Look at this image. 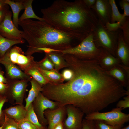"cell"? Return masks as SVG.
Segmentation results:
<instances>
[{"mask_svg":"<svg viewBox=\"0 0 129 129\" xmlns=\"http://www.w3.org/2000/svg\"><path fill=\"white\" fill-rule=\"evenodd\" d=\"M52 129H64L63 122H60L57 124Z\"/></svg>","mask_w":129,"mask_h":129,"instance_id":"7bdbcfd3","label":"cell"},{"mask_svg":"<svg viewBox=\"0 0 129 129\" xmlns=\"http://www.w3.org/2000/svg\"><path fill=\"white\" fill-rule=\"evenodd\" d=\"M106 72L108 75L118 81L124 88H129V68L125 69L121 64Z\"/></svg>","mask_w":129,"mask_h":129,"instance_id":"e0dca14e","label":"cell"},{"mask_svg":"<svg viewBox=\"0 0 129 129\" xmlns=\"http://www.w3.org/2000/svg\"><path fill=\"white\" fill-rule=\"evenodd\" d=\"M41 11L45 22L80 42L92 32L99 22L94 11L83 0H55Z\"/></svg>","mask_w":129,"mask_h":129,"instance_id":"7a4b0ae2","label":"cell"},{"mask_svg":"<svg viewBox=\"0 0 129 129\" xmlns=\"http://www.w3.org/2000/svg\"><path fill=\"white\" fill-rule=\"evenodd\" d=\"M120 29L122 32L123 39L129 45V18L126 17L122 23Z\"/></svg>","mask_w":129,"mask_h":129,"instance_id":"f546056e","label":"cell"},{"mask_svg":"<svg viewBox=\"0 0 129 129\" xmlns=\"http://www.w3.org/2000/svg\"><path fill=\"white\" fill-rule=\"evenodd\" d=\"M17 122L19 129H38L31 122L25 119Z\"/></svg>","mask_w":129,"mask_h":129,"instance_id":"1f68e13d","label":"cell"},{"mask_svg":"<svg viewBox=\"0 0 129 129\" xmlns=\"http://www.w3.org/2000/svg\"><path fill=\"white\" fill-rule=\"evenodd\" d=\"M12 16V12L9 10L0 23V34L11 40H25L22 37V31L19 30L14 25L11 18Z\"/></svg>","mask_w":129,"mask_h":129,"instance_id":"9c48e42d","label":"cell"},{"mask_svg":"<svg viewBox=\"0 0 129 129\" xmlns=\"http://www.w3.org/2000/svg\"><path fill=\"white\" fill-rule=\"evenodd\" d=\"M24 119L29 121L34 124L38 129H45L47 127L42 126L39 122L33 109L32 103L29 106Z\"/></svg>","mask_w":129,"mask_h":129,"instance_id":"484cf974","label":"cell"},{"mask_svg":"<svg viewBox=\"0 0 129 129\" xmlns=\"http://www.w3.org/2000/svg\"><path fill=\"white\" fill-rule=\"evenodd\" d=\"M38 69L48 83H60L64 81L62 74L56 70H43L38 67Z\"/></svg>","mask_w":129,"mask_h":129,"instance_id":"603a6c76","label":"cell"},{"mask_svg":"<svg viewBox=\"0 0 129 129\" xmlns=\"http://www.w3.org/2000/svg\"><path fill=\"white\" fill-rule=\"evenodd\" d=\"M3 111L7 116L19 122L25 118L27 110L23 104H18L10 106L4 109Z\"/></svg>","mask_w":129,"mask_h":129,"instance_id":"ac0fdd59","label":"cell"},{"mask_svg":"<svg viewBox=\"0 0 129 129\" xmlns=\"http://www.w3.org/2000/svg\"><path fill=\"white\" fill-rule=\"evenodd\" d=\"M36 62L38 67L41 69L47 70H56L54 68L53 64L46 54L43 59Z\"/></svg>","mask_w":129,"mask_h":129,"instance_id":"f1b7e54d","label":"cell"},{"mask_svg":"<svg viewBox=\"0 0 129 129\" xmlns=\"http://www.w3.org/2000/svg\"><path fill=\"white\" fill-rule=\"evenodd\" d=\"M4 73L2 70L1 68L0 67V82L7 83V79L4 76Z\"/></svg>","mask_w":129,"mask_h":129,"instance_id":"b9f144b4","label":"cell"},{"mask_svg":"<svg viewBox=\"0 0 129 129\" xmlns=\"http://www.w3.org/2000/svg\"><path fill=\"white\" fill-rule=\"evenodd\" d=\"M116 107L121 110L129 107V95L124 97L123 99L119 101L116 105Z\"/></svg>","mask_w":129,"mask_h":129,"instance_id":"e575fe53","label":"cell"},{"mask_svg":"<svg viewBox=\"0 0 129 129\" xmlns=\"http://www.w3.org/2000/svg\"><path fill=\"white\" fill-rule=\"evenodd\" d=\"M33 1L22 0L25 10L19 19V21L31 18L35 19L41 21H44L42 18L38 17L34 13L32 7V4Z\"/></svg>","mask_w":129,"mask_h":129,"instance_id":"7402d4cb","label":"cell"},{"mask_svg":"<svg viewBox=\"0 0 129 129\" xmlns=\"http://www.w3.org/2000/svg\"><path fill=\"white\" fill-rule=\"evenodd\" d=\"M47 129V128L46 129Z\"/></svg>","mask_w":129,"mask_h":129,"instance_id":"7dc6e473","label":"cell"},{"mask_svg":"<svg viewBox=\"0 0 129 129\" xmlns=\"http://www.w3.org/2000/svg\"><path fill=\"white\" fill-rule=\"evenodd\" d=\"M25 40L14 41L8 39L0 34V58L3 57L12 46L18 44H22Z\"/></svg>","mask_w":129,"mask_h":129,"instance_id":"d4e9b609","label":"cell"},{"mask_svg":"<svg viewBox=\"0 0 129 129\" xmlns=\"http://www.w3.org/2000/svg\"><path fill=\"white\" fill-rule=\"evenodd\" d=\"M10 60L24 72L35 61L32 56L27 55L22 49L15 45L7 52Z\"/></svg>","mask_w":129,"mask_h":129,"instance_id":"30bf717a","label":"cell"},{"mask_svg":"<svg viewBox=\"0 0 129 129\" xmlns=\"http://www.w3.org/2000/svg\"><path fill=\"white\" fill-rule=\"evenodd\" d=\"M72 70L73 76L65 86L67 102L86 115L100 112L126 95L120 83L96 59H79Z\"/></svg>","mask_w":129,"mask_h":129,"instance_id":"6da1fadb","label":"cell"},{"mask_svg":"<svg viewBox=\"0 0 129 129\" xmlns=\"http://www.w3.org/2000/svg\"><path fill=\"white\" fill-rule=\"evenodd\" d=\"M123 22H118L113 23L108 22L105 26L106 28L108 31H110L115 32L120 29Z\"/></svg>","mask_w":129,"mask_h":129,"instance_id":"d590c367","label":"cell"},{"mask_svg":"<svg viewBox=\"0 0 129 129\" xmlns=\"http://www.w3.org/2000/svg\"><path fill=\"white\" fill-rule=\"evenodd\" d=\"M2 0L4 4L9 5L11 7L13 12L12 20L15 26L18 28L19 14L21 10L24 9L22 0Z\"/></svg>","mask_w":129,"mask_h":129,"instance_id":"d6986e66","label":"cell"},{"mask_svg":"<svg viewBox=\"0 0 129 129\" xmlns=\"http://www.w3.org/2000/svg\"><path fill=\"white\" fill-rule=\"evenodd\" d=\"M116 56L120 60L122 64L129 67V45L124 41L121 29L118 34Z\"/></svg>","mask_w":129,"mask_h":129,"instance_id":"2e32d148","label":"cell"},{"mask_svg":"<svg viewBox=\"0 0 129 129\" xmlns=\"http://www.w3.org/2000/svg\"><path fill=\"white\" fill-rule=\"evenodd\" d=\"M7 81L8 86L4 95L6 97L8 102L13 105L23 104L29 81L26 79H8Z\"/></svg>","mask_w":129,"mask_h":129,"instance_id":"52a82bcc","label":"cell"},{"mask_svg":"<svg viewBox=\"0 0 129 129\" xmlns=\"http://www.w3.org/2000/svg\"><path fill=\"white\" fill-rule=\"evenodd\" d=\"M67 117L63 122L64 129H81L84 113L72 105L66 106Z\"/></svg>","mask_w":129,"mask_h":129,"instance_id":"8fae6325","label":"cell"},{"mask_svg":"<svg viewBox=\"0 0 129 129\" xmlns=\"http://www.w3.org/2000/svg\"><path fill=\"white\" fill-rule=\"evenodd\" d=\"M93 121L95 129H121L122 128L108 124L101 120H96Z\"/></svg>","mask_w":129,"mask_h":129,"instance_id":"4dcf8cb0","label":"cell"},{"mask_svg":"<svg viewBox=\"0 0 129 129\" xmlns=\"http://www.w3.org/2000/svg\"><path fill=\"white\" fill-rule=\"evenodd\" d=\"M91 9L96 15L99 22L104 25L110 22L112 8L109 0H96Z\"/></svg>","mask_w":129,"mask_h":129,"instance_id":"4fadbf2b","label":"cell"},{"mask_svg":"<svg viewBox=\"0 0 129 129\" xmlns=\"http://www.w3.org/2000/svg\"><path fill=\"white\" fill-rule=\"evenodd\" d=\"M121 129H129V125H128L124 128H122Z\"/></svg>","mask_w":129,"mask_h":129,"instance_id":"f6af8a7d","label":"cell"},{"mask_svg":"<svg viewBox=\"0 0 129 129\" xmlns=\"http://www.w3.org/2000/svg\"><path fill=\"white\" fill-rule=\"evenodd\" d=\"M4 113V120L1 125L2 129H19L17 122Z\"/></svg>","mask_w":129,"mask_h":129,"instance_id":"83f0119b","label":"cell"},{"mask_svg":"<svg viewBox=\"0 0 129 129\" xmlns=\"http://www.w3.org/2000/svg\"><path fill=\"white\" fill-rule=\"evenodd\" d=\"M58 71L64 67H67V63L64 59L63 54L59 52H53L45 53Z\"/></svg>","mask_w":129,"mask_h":129,"instance_id":"cb8c5ba5","label":"cell"},{"mask_svg":"<svg viewBox=\"0 0 129 129\" xmlns=\"http://www.w3.org/2000/svg\"><path fill=\"white\" fill-rule=\"evenodd\" d=\"M120 7L124 10L123 18H125L129 16V0H122L119 2Z\"/></svg>","mask_w":129,"mask_h":129,"instance_id":"d6a6232c","label":"cell"},{"mask_svg":"<svg viewBox=\"0 0 129 129\" xmlns=\"http://www.w3.org/2000/svg\"><path fill=\"white\" fill-rule=\"evenodd\" d=\"M81 129H95L93 120L83 119Z\"/></svg>","mask_w":129,"mask_h":129,"instance_id":"8d00e7d4","label":"cell"},{"mask_svg":"<svg viewBox=\"0 0 129 129\" xmlns=\"http://www.w3.org/2000/svg\"><path fill=\"white\" fill-rule=\"evenodd\" d=\"M24 72L43 86L48 83L40 72L36 61H35Z\"/></svg>","mask_w":129,"mask_h":129,"instance_id":"44dd1931","label":"cell"},{"mask_svg":"<svg viewBox=\"0 0 129 129\" xmlns=\"http://www.w3.org/2000/svg\"><path fill=\"white\" fill-rule=\"evenodd\" d=\"M34 111L41 124L46 127L47 121L45 118L44 113L47 109H55L59 107V103L50 100L40 92L32 103Z\"/></svg>","mask_w":129,"mask_h":129,"instance_id":"ba28073f","label":"cell"},{"mask_svg":"<svg viewBox=\"0 0 129 129\" xmlns=\"http://www.w3.org/2000/svg\"><path fill=\"white\" fill-rule=\"evenodd\" d=\"M109 1L112 8L110 23H113L118 22H123L126 17L124 18H123V14L120 13L119 12L115 0H109Z\"/></svg>","mask_w":129,"mask_h":129,"instance_id":"4316f807","label":"cell"},{"mask_svg":"<svg viewBox=\"0 0 129 129\" xmlns=\"http://www.w3.org/2000/svg\"><path fill=\"white\" fill-rule=\"evenodd\" d=\"M86 6L89 8L91 9L94 5L96 0H83Z\"/></svg>","mask_w":129,"mask_h":129,"instance_id":"60d3db41","label":"cell"},{"mask_svg":"<svg viewBox=\"0 0 129 129\" xmlns=\"http://www.w3.org/2000/svg\"><path fill=\"white\" fill-rule=\"evenodd\" d=\"M8 102L6 97L4 95H0V125L1 126L4 120V113L2 108L5 103Z\"/></svg>","mask_w":129,"mask_h":129,"instance_id":"836d02e7","label":"cell"},{"mask_svg":"<svg viewBox=\"0 0 129 129\" xmlns=\"http://www.w3.org/2000/svg\"><path fill=\"white\" fill-rule=\"evenodd\" d=\"M8 86L7 83L0 82V95H4Z\"/></svg>","mask_w":129,"mask_h":129,"instance_id":"ab89813d","label":"cell"},{"mask_svg":"<svg viewBox=\"0 0 129 129\" xmlns=\"http://www.w3.org/2000/svg\"><path fill=\"white\" fill-rule=\"evenodd\" d=\"M29 81L31 85V88L29 91L27 97L25 99L26 104L25 107L27 110L39 93L41 92L43 86L32 77Z\"/></svg>","mask_w":129,"mask_h":129,"instance_id":"ffe728a7","label":"cell"},{"mask_svg":"<svg viewBox=\"0 0 129 129\" xmlns=\"http://www.w3.org/2000/svg\"><path fill=\"white\" fill-rule=\"evenodd\" d=\"M2 126H0V129H2Z\"/></svg>","mask_w":129,"mask_h":129,"instance_id":"bcb514c9","label":"cell"},{"mask_svg":"<svg viewBox=\"0 0 129 129\" xmlns=\"http://www.w3.org/2000/svg\"><path fill=\"white\" fill-rule=\"evenodd\" d=\"M61 74L64 80H69L72 78L73 73L72 70L69 69L64 70Z\"/></svg>","mask_w":129,"mask_h":129,"instance_id":"74e56055","label":"cell"},{"mask_svg":"<svg viewBox=\"0 0 129 129\" xmlns=\"http://www.w3.org/2000/svg\"><path fill=\"white\" fill-rule=\"evenodd\" d=\"M97 60L100 66L106 71L121 64L120 60L108 51L102 48Z\"/></svg>","mask_w":129,"mask_h":129,"instance_id":"9a60e30c","label":"cell"},{"mask_svg":"<svg viewBox=\"0 0 129 129\" xmlns=\"http://www.w3.org/2000/svg\"><path fill=\"white\" fill-rule=\"evenodd\" d=\"M9 7L6 4L0 8V23L3 20L6 13L9 11Z\"/></svg>","mask_w":129,"mask_h":129,"instance_id":"f35d334b","label":"cell"},{"mask_svg":"<svg viewBox=\"0 0 129 129\" xmlns=\"http://www.w3.org/2000/svg\"><path fill=\"white\" fill-rule=\"evenodd\" d=\"M22 29V36L28 43L25 52L32 56L38 48L47 47L60 51L75 46L79 41L57 30L44 21L31 19L19 21Z\"/></svg>","mask_w":129,"mask_h":129,"instance_id":"3957f363","label":"cell"},{"mask_svg":"<svg viewBox=\"0 0 129 129\" xmlns=\"http://www.w3.org/2000/svg\"><path fill=\"white\" fill-rule=\"evenodd\" d=\"M5 4H4L2 0H0V8L2 7Z\"/></svg>","mask_w":129,"mask_h":129,"instance_id":"ee69618b","label":"cell"},{"mask_svg":"<svg viewBox=\"0 0 129 129\" xmlns=\"http://www.w3.org/2000/svg\"><path fill=\"white\" fill-rule=\"evenodd\" d=\"M100 51V48L95 45L92 32L77 45L61 51L62 54H70L85 59H97Z\"/></svg>","mask_w":129,"mask_h":129,"instance_id":"5b68a950","label":"cell"},{"mask_svg":"<svg viewBox=\"0 0 129 129\" xmlns=\"http://www.w3.org/2000/svg\"><path fill=\"white\" fill-rule=\"evenodd\" d=\"M121 110L116 107L108 112H95L86 115L85 119L101 120L108 124L122 128L124 124L129 121V114L122 112Z\"/></svg>","mask_w":129,"mask_h":129,"instance_id":"8992f818","label":"cell"},{"mask_svg":"<svg viewBox=\"0 0 129 129\" xmlns=\"http://www.w3.org/2000/svg\"><path fill=\"white\" fill-rule=\"evenodd\" d=\"M120 29L115 32L110 31L104 25L99 21L92 33L94 43L98 48L106 50L116 57L118 35Z\"/></svg>","mask_w":129,"mask_h":129,"instance_id":"277c9868","label":"cell"},{"mask_svg":"<svg viewBox=\"0 0 129 129\" xmlns=\"http://www.w3.org/2000/svg\"><path fill=\"white\" fill-rule=\"evenodd\" d=\"M0 64H2L5 68L6 77L7 79H26L29 81L32 78L11 62L7 52L3 57L0 58Z\"/></svg>","mask_w":129,"mask_h":129,"instance_id":"7c38bea8","label":"cell"},{"mask_svg":"<svg viewBox=\"0 0 129 129\" xmlns=\"http://www.w3.org/2000/svg\"><path fill=\"white\" fill-rule=\"evenodd\" d=\"M66 114V106H60L54 109L46 110L44 112V115L48 122L47 129H52L59 123L64 122Z\"/></svg>","mask_w":129,"mask_h":129,"instance_id":"5bb4252c","label":"cell"}]
</instances>
